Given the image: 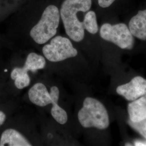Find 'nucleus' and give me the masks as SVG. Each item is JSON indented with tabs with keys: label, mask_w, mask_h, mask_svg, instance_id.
Returning <instances> with one entry per match:
<instances>
[{
	"label": "nucleus",
	"mask_w": 146,
	"mask_h": 146,
	"mask_svg": "<svg viewBox=\"0 0 146 146\" xmlns=\"http://www.w3.org/2000/svg\"><path fill=\"white\" fill-rule=\"evenodd\" d=\"M28 98L33 104L43 107L52 104L54 100L60 98V90L57 86H54L49 92L44 84L37 82L29 89Z\"/></svg>",
	"instance_id": "423d86ee"
},
{
	"label": "nucleus",
	"mask_w": 146,
	"mask_h": 146,
	"mask_svg": "<svg viewBox=\"0 0 146 146\" xmlns=\"http://www.w3.org/2000/svg\"><path fill=\"white\" fill-rule=\"evenodd\" d=\"M115 0H98V3L102 8H107L111 5Z\"/></svg>",
	"instance_id": "dca6fc26"
},
{
	"label": "nucleus",
	"mask_w": 146,
	"mask_h": 146,
	"mask_svg": "<svg viewBox=\"0 0 146 146\" xmlns=\"http://www.w3.org/2000/svg\"><path fill=\"white\" fill-rule=\"evenodd\" d=\"M0 146H31L32 144L20 131L13 128H8L1 134Z\"/></svg>",
	"instance_id": "1a4fd4ad"
},
{
	"label": "nucleus",
	"mask_w": 146,
	"mask_h": 146,
	"mask_svg": "<svg viewBox=\"0 0 146 146\" xmlns=\"http://www.w3.org/2000/svg\"><path fill=\"white\" fill-rule=\"evenodd\" d=\"M135 146H146V141H135Z\"/></svg>",
	"instance_id": "a211bd4d"
},
{
	"label": "nucleus",
	"mask_w": 146,
	"mask_h": 146,
	"mask_svg": "<svg viewBox=\"0 0 146 146\" xmlns=\"http://www.w3.org/2000/svg\"><path fill=\"white\" fill-rule=\"evenodd\" d=\"M46 66L45 58L36 52H31L27 56L25 63L22 67H15L11 73V78L14 80L17 77L29 75L28 72H35L44 69Z\"/></svg>",
	"instance_id": "6e6552de"
},
{
	"label": "nucleus",
	"mask_w": 146,
	"mask_h": 146,
	"mask_svg": "<svg viewBox=\"0 0 146 146\" xmlns=\"http://www.w3.org/2000/svg\"><path fill=\"white\" fill-rule=\"evenodd\" d=\"M16 87L19 89H23L29 86L31 78L29 75L25 76H19L14 80Z\"/></svg>",
	"instance_id": "2eb2a0df"
},
{
	"label": "nucleus",
	"mask_w": 146,
	"mask_h": 146,
	"mask_svg": "<svg viewBox=\"0 0 146 146\" xmlns=\"http://www.w3.org/2000/svg\"><path fill=\"white\" fill-rule=\"evenodd\" d=\"M7 116L5 113L3 111L0 110V127L5 123L6 120Z\"/></svg>",
	"instance_id": "f3484780"
},
{
	"label": "nucleus",
	"mask_w": 146,
	"mask_h": 146,
	"mask_svg": "<svg viewBox=\"0 0 146 146\" xmlns=\"http://www.w3.org/2000/svg\"><path fill=\"white\" fill-rule=\"evenodd\" d=\"M128 124L146 139V119L139 122L128 121Z\"/></svg>",
	"instance_id": "4468645a"
},
{
	"label": "nucleus",
	"mask_w": 146,
	"mask_h": 146,
	"mask_svg": "<svg viewBox=\"0 0 146 146\" xmlns=\"http://www.w3.org/2000/svg\"><path fill=\"white\" fill-rule=\"evenodd\" d=\"M44 57L52 62L63 61L78 55V50L73 47L70 40L61 36L52 37L49 43L42 48Z\"/></svg>",
	"instance_id": "20e7f679"
},
{
	"label": "nucleus",
	"mask_w": 146,
	"mask_h": 146,
	"mask_svg": "<svg viewBox=\"0 0 146 146\" xmlns=\"http://www.w3.org/2000/svg\"><path fill=\"white\" fill-rule=\"evenodd\" d=\"M59 99L54 100L52 103V107L50 110V113L52 118L58 123L64 125L68 121V114L67 111L58 104Z\"/></svg>",
	"instance_id": "f8f14e48"
},
{
	"label": "nucleus",
	"mask_w": 146,
	"mask_h": 146,
	"mask_svg": "<svg viewBox=\"0 0 146 146\" xmlns=\"http://www.w3.org/2000/svg\"><path fill=\"white\" fill-rule=\"evenodd\" d=\"M128 111L129 120L132 122L146 119V94L129 104Z\"/></svg>",
	"instance_id": "9b49d317"
},
{
	"label": "nucleus",
	"mask_w": 146,
	"mask_h": 146,
	"mask_svg": "<svg viewBox=\"0 0 146 146\" xmlns=\"http://www.w3.org/2000/svg\"><path fill=\"white\" fill-rule=\"evenodd\" d=\"M100 34L104 40L114 43L121 49H131L134 46V37L125 23L114 25L104 23L101 27Z\"/></svg>",
	"instance_id": "39448f33"
},
{
	"label": "nucleus",
	"mask_w": 146,
	"mask_h": 146,
	"mask_svg": "<svg viewBox=\"0 0 146 146\" xmlns=\"http://www.w3.org/2000/svg\"><path fill=\"white\" fill-rule=\"evenodd\" d=\"M92 0H65L61 6L60 16L67 35L75 42H80L84 37L82 22L78 18V12L90 9Z\"/></svg>",
	"instance_id": "f257e3e1"
},
{
	"label": "nucleus",
	"mask_w": 146,
	"mask_h": 146,
	"mask_svg": "<svg viewBox=\"0 0 146 146\" xmlns=\"http://www.w3.org/2000/svg\"><path fill=\"white\" fill-rule=\"evenodd\" d=\"M129 29L133 36L146 40V9L139 11L129 22Z\"/></svg>",
	"instance_id": "9d476101"
},
{
	"label": "nucleus",
	"mask_w": 146,
	"mask_h": 146,
	"mask_svg": "<svg viewBox=\"0 0 146 146\" xmlns=\"http://www.w3.org/2000/svg\"><path fill=\"white\" fill-rule=\"evenodd\" d=\"M82 23L84 29L92 34H95L99 31L96 15L93 11H90L86 14Z\"/></svg>",
	"instance_id": "ddd939ff"
},
{
	"label": "nucleus",
	"mask_w": 146,
	"mask_h": 146,
	"mask_svg": "<svg viewBox=\"0 0 146 146\" xmlns=\"http://www.w3.org/2000/svg\"><path fill=\"white\" fill-rule=\"evenodd\" d=\"M60 14L54 5L48 6L40 20L31 28L30 36L38 44H43L52 39L57 33L60 23Z\"/></svg>",
	"instance_id": "7ed1b4c3"
},
{
	"label": "nucleus",
	"mask_w": 146,
	"mask_h": 146,
	"mask_svg": "<svg viewBox=\"0 0 146 146\" xmlns=\"http://www.w3.org/2000/svg\"><path fill=\"white\" fill-rule=\"evenodd\" d=\"M116 92L128 101H134L146 95V80L141 76H136L129 82L117 87Z\"/></svg>",
	"instance_id": "0eeeda50"
},
{
	"label": "nucleus",
	"mask_w": 146,
	"mask_h": 146,
	"mask_svg": "<svg viewBox=\"0 0 146 146\" xmlns=\"http://www.w3.org/2000/svg\"><path fill=\"white\" fill-rule=\"evenodd\" d=\"M78 121L84 128L107 129L110 125L107 110L100 101L91 97L84 100L83 106L78 111Z\"/></svg>",
	"instance_id": "f03ea898"
}]
</instances>
